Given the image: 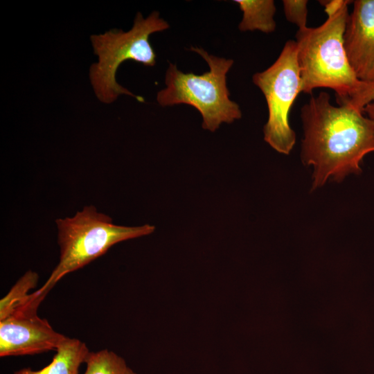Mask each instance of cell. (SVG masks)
Instances as JSON below:
<instances>
[{
    "instance_id": "6da1fadb",
    "label": "cell",
    "mask_w": 374,
    "mask_h": 374,
    "mask_svg": "<svg viewBox=\"0 0 374 374\" xmlns=\"http://www.w3.org/2000/svg\"><path fill=\"white\" fill-rule=\"evenodd\" d=\"M327 92L312 96L301 108V157L313 168L312 188L328 180L359 175L364 157L374 152V122L350 103L335 106Z\"/></svg>"
},
{
    "instance_id": "7a4b0ae2",
    "label": "cell",
    "mask_w": 374,
    "mask_h": 374,
    "mask_svg": "<svg viewBox=\"0 0 374 374\" xmlns=\"http://www.w3.org/2000/svg\"><path fill=\"white\" fill-rule=\"evenodd\" d=\"M320 2L325 6L326 20L318 27L298 29L296 33L301 92L332 89L338 105H342L350 100L362 84L350 65L344 44L350 1Z\"/></svg>"
},
{
    "instance_id": "3957f363",
    "label": "cell",
    "mask_w": 374,
    "mask_h": 374,
    "mask_svg": "<svg viewBox=\"0 0 374 374\" xmlns=\"http://www.w3.org/2000/svg\"><path fill=\"white\" fill-rule=\"evenodd\" d=\"M168 28V23L160 17L157 11L145 18L141 12H137L129 30L111 29L90 36L98 61L91 64L89 77L93 92L101 103L111 104L121 95L145 102L143 97L132 93L117 82L116 71L123 62L130 60L147 66H154L157 55L150 42V36Z\"/></svg>"
},
{
    "instance_id": "277c9868",
    "label": "cell",
    "mask_w": 374,
    "mask_h": 374,
    "mask_svg": "<svg viewBox=\"0 0 374 374\" xmlns=\"http://www.w3.org/2000/svg\"><path fill=\"white\" fill-rule=\"evenodd\" d=\"M60 260L47 280L37 292L46 297L64 276L104 255L113 245L152 233L150 224L125 226L114 224L112 218L93 206H84L71 217L55 220Z\"/></svg>"
},
{
    "instance_id": "5b68a950",
    "label": "cell",
    "mask_w": 374,
    "mask_h": 374,
    "mask_svg": "<svg viewBox=\"0 0 374 374\" xmlns=\"http://www.w3.org/2000/svg\"><path fill=\"white\" fill-rule=\"evenodd\" d=\"M208 64L209 70L201 75L184 73L169 63L165 75L166 88L158 91L157 100L162 107L186 104L202 117V127L215 132L222 123H231L242 116L238 103L229 98L226 74L233 60L209 54L202 48L191 47Z\"/></svg>"
},
{
    "instance_id": "8992f818",
    "label": "cell",
    "mask_w": 374,
    "mask_h": 374,
    "mask_svg": "<svg viewBox=\"0 0 374 374\" xmlns=\"http://www.w3.org/2000/svg\"><path fill=\"white\" fill-rule=\"evenodd\" d=\"M252 79L262 92L268 107L264 139L278 152L289 154L296 143L289 114L301 92L296 41H287L277 60L265 71L253 74Z\"/></svg>"
},
{
    "instance_id": "52a82bcc",
    "label": "cell",
    "mask_w": 374,
    "mask_h": 374,
    "mask_svg": "<svg viewBox=\"0 0 374 374\" xmlns=\"http://www.w3.org/2000/svg\"><path fill=\"white\" fill-rule=\"evenodd\" d=\"M45 297L37 292L10 315L0 321V356L35 355L55 350L66 337L37 315Z\"/></svg>"
},
{
    "instance_id": "ba28073f",
    "label": "cell",
    "mask_w": 374,
    "mask_h": 374,
    "mask_svg": "<svg viewBox=\"0 0 374 374\" xmlns=\"http://www.w3.org/2000/svg\"><path fill=\"white\" fill-rule=\"evenodd\" d=\"M349 14L344 44L356 77L374 82V0H356Z\"/></svg>"
},
{
    "instance_id": "9c48e42d",
    "label": "cell",
    "mask_w": 374,
    "mask_h": 374,
    "mask_svg": "<svg viewBox=\"0 0 374 374\" xmlns=\"http://www.w3.org/2000/svg\"><path fill=\"white\" fill-rule=\"evenodd\" d=\"M51 362L42 369L24 368L13 374H78L79 368L89 353L85 343L66 337L55 350Z\"/></svg>"
},
{
    "instance_id": "30bf717a",
    "label": "cell",
    "mask_w": 374,
    "mask_h": 374,
    "mask_svg": "<svg viewBox=\"0 0 374 374\" xmlns=\"http://www.w3.org/2000/svg\"><path fill=\"white\" fill-rule=\"evenodd\" d=\"M242 18L238 25L240 31L260 30L269 33L276 29L274 19L276 8L273 0H235Z\"/></svg>"
},
{
    "instance_id": "8fae6325",
    "label": "cell",
    "mask_w": 374,
    "mask_h": 374,
    "mask_svg": "<svg viewBox=\"0 0 374 374\" xmlns=\"http://www.w3.org/2000/svg\"><path fill=\"white\" fill-rule=\"evenodd\" d=\"M38 280V274L28 270L15 283L0 301V321L28 301L30 296L29 292L37 286Z\"/></svg>"
},
{
    "instance_id": "7c38bea8",
    "label": "cell",
    "mask_w": 374,
    "mask_h": 374,
    "mask_svg": "<svg viewBox=\"0 0 374 374\" xmlns=\"http://www.w3.org/2000/svg\"><path fill=\"white\" fill-rule=\"evenodd\" d=\"M83 374H136L125 360L113 351L103 349L88 353Z\"/></svg>"
},
{
    "instance_id": "4fadbf2b",
    "label": "cell",
    "mask_w": 374,
    "mask_h": 374,
    "mask_svg": "<svg viewBox=\"0 0 374 374\" xmlns=\"http://www.w3.org/2000/svg\"><path fill=\"white\" fill-rule=\"evenodd\" d=\"M284 12L287 20L296 24L299 29L307 26V0H283Z\"/></svg>"
},
{
    "instance_id": "5bb4252c",
    "label": "cell",
    "mask_w": 374,
    "mask_h": 374,
    "mask_svg": "<svg viewBox=\"0 0 374 374\" xmlns=\"http://www.w3.org/2000/svg\"><path fill=\"white\" fill-rule=\"evenodd\" d=\"M374 100V82H362L349 103L363 111L364 107Z\"/></svg>"
},
{
    "instance_id": "9a60e30c",
    "label": "cell",
    "mask_w": 374,
    "mask_h": 374,
    "mask_svg": "<svg viewBox=\"0 0 374 374\" xmlns=\"http://www.w3.org/2000/svg\"><path fill=\"white\" fill-rule=\"evenodd\" d=\"M363 112L366 114L368 118L374 122V100L366 105Z\"/></svg>"
}]
</instances>
